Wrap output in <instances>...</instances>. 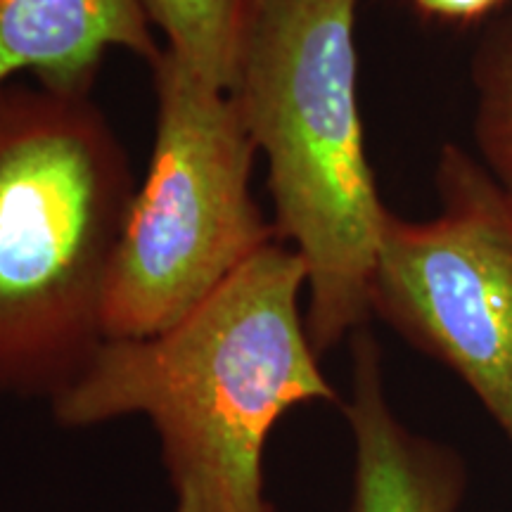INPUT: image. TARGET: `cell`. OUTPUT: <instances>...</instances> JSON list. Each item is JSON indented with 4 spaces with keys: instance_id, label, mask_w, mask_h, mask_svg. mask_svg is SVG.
<instances>
[{
    "instance_id": "3957f363",
    "label": "cell",
    "mask_w": 512,
    "mask_h": 512,
    "mask_svg": "<svg viewBox=\"0 0 512 512\" xmlns=\"http://www.w3.org/2000/svg\"><path fill=\"white\" fill-rule=\"evenodd\" d=\"M133 192L91 98L0 88V396L50 403L98 354Z\"/></svg>"
},
{
    "instance_id": "8992f818",
    "label": "cell",
    "mask_w": 512,
    "mask_h": 512,
    "mask_svg": "<svg viewBox=\"0 0 512 512\" xmlns=\"http://www.w3.org/2000/svg\"><path fill=\"white\" fill-rule=\"evenodd\" d=\"M354 441L349 512H456L465 467L451 448L415 434L384 392L380 344L351 335V394L342 403Z\"/></svg>"
},
{
    "instance_id": "7a4b0ae2",
    "label": "cell",
    "mask_w": 512,
    "mask_h": 512,
    "mask_svg": "<svg viewBox=\"0 0 512 512\" xmlns=\"http://www.w3.org/2000/svg\"><path fill=\"white\" fill-rule=\"evenodd\" d=\"M361 0H256L233 95L268 164L278 240L306 264L318 356L366 328L387 207L358 105Z\"/></svg>"
},
{
    "instance_id": "30bf717a",
    "label": "cell",
    "mask_w": 512,
    "mask_h": 512,
    "mask_svg": "<svg viewBox=\"0 0 512 512\" xmlns=\"http://www.w3.org/2000/svg\"><path fill=\"white\" fill-rule=\"evenodd\" d=\"M425 15L446 19V22H470L494 10L503 0H411Z\"/></svg>"
},
{
    "instance_id": "5b68a950",
    "label": "cell",
    "mask_w": 512,
    "mask_h": 512,
    "mask_svg": "<svg viewBox=\"0 0 512 512\" xmlns=\"http://www.w3.org/2000/svg\"><path fill=\"white\" fill-rule=\"evenodd\" d=\"M434 188V219L384 216L370 309L453 370L512 446V197L453 143Z\"/></svg>"
},
{
    "instance_id": "9c48e42d",
    "label": "cell",
    "mask_w": 512,
    "mask_h": 512,
    "mask_svg": "<svg viewBox=\"0 0 512 512\" xmlns=\"http://www.w3.org/2000/svg\"><path fill=\"white\" fill-rule=\"evenodd\" d=\"M479 164L512 197V15L489 27L472 57Z\"/></svg>"
},
{
    "instance_id": "277c9868",
    "label": "cell",
    "mask_w": 512,
    "mask_h": 512,
    "mask_svg": "<svg viewBox=\"0 0 512 512\" xmlns=\"http://www.w3.org/2000/svg\"><path fill=\"white\" fill-rule=\"evenodd\" d=\"M152 74L155 147L107 280V339L171 328L278 240L252 195L256 145L233 95L166 48Z\"/></svg>"
},
{
    "instance_id": "6da1fadb",
    "label": "cell",
    "mask_w": 512,
    "mask_h": 512,
    "mask_svg": "<svg viewBox=\"0 0 512 512\" xmlns=\"http://www.w3.org/2000/svg\"><path fill=\"white\" fill-rule=\"evenodd\" d=\"M306 264L280 240L157 335L105 339L50 401L67 430L143 415L155 427L174 512H275L264 456L292 408L339 403L313 349Z\"/></svg>"
},
{
    "instance_id": "52a82bcc",
    "label": "cell",
    "mask_w": 512,
    "mask_h": 512,
    "mask_svg": "<svg viewBox=\"0 0 512 512\" xmlns=\"http://www.w3.org/2000/svg\"><path fill=\"white\" fill-rule=\"evenodd\" d=\"M114 48L150 67L162 55L140 0H0V88L31 74L43 91L88 98Z\"/></svg>"
},
{
    "instance_id": "ba28073f",
    "label": "cell",
    "mask_w": 512,
    "mask_h": 512,
    "mask_svg": "<svg viewBox=\"0 0 512 512\" xmlns=\"http://www.w3.org/2000/svg\"><path fill=\"white\" fill-rule=\"evenodd\" d=\"M166 50L211 86L230 93L256 0H140Z\"/></svg>"
}]
</instances>
